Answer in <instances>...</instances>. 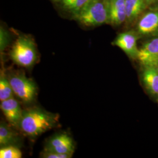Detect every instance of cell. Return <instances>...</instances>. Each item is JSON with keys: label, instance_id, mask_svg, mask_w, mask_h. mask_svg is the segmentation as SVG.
I'll list each match as a JSON object with an SVG mask.
<instances>
[{"label": "cell", "instance_id": "5bb4252c", "mask_svg": "<svg viewBox=\"0 0 158 158\" xmlns=\"http://www.w3.org/2000/svg\"><path fill=\"white\" fill-rule=\"evenodd\" d=\"M14 94L10 83L3 72L0 76V101L3 102L14 97Z\"/></svg>", "mask_w": 158, "mask_h": 158}, {"label": "cell", "instance_id": "30bf717a", "mask_svg": "<svg viewBox=\"0 0 158 158\" xmlns=\"http://www.w3.org/2000/svg\"><path fill=\"white\" fill-rule=\"evenodd\" d=\"M125 0H109L108 23L119 26L126 21Z\"/></svg>", "mask_w": 158, "mask_h": 158}, {"label": "cell", "instance_id": "9a60e30c", "mask_svg": "<svg viewBox=\"0 0 158 158\" xmlns=\"http://www.w3.org/2000/svg\"><path fill=\"white\" fill-rule=\"evenodd\" d=\"M22 156L21 151L14 145L2 147L0 149L1 158H21Z\"/></svg>", "mask_w": 158, "mask_h": 158}, {"label": "cell", "instance_id": "9c48e42d", "mask_svg": "<svg viewBox=\"0 0 158 158\" xmlns=\"http://www.w3.org/2000/svg\"><path fill=\"white\" fill-rule=\"evenodd\" d=\"M1 110L7 121L14 127L19 126L23 116V111L18 102L12 97L1 102Z\"/></svg>", "mask_w": 158, "mask_h": 158}, {"label": "cell", "instance_id": "ba28073f", "mask_svg": "<svg viewBox=\"0 0 158 158\" xmlns=\"http://www.w3.org/2000/svg\"><path fill=\"white\" fill-rule=\"evenodd\" d=\"M145 66H153L158 62V36L145 43L136 57Z\"/></svg>", "mask_w": 158, "mask_h": 158}, {"label": "cell", "instance_id": "d6986e66", "mask_svg": "<svg viewBox=\"0 0 158 158\" xmlns=\"http://www.w3.org/2000/svg\"><path fill=\"white\" fill-rule=\"evenodd\" d=\"M76 0H58L60 4L64 10H66Z\"/></svg>", "mask_w": 158, "mask_h": 158}, {"label": "cell", "instance_id": "8992f818", "mask_svg": "<svg viewBox=\"0 0 158 158\" xmlns=\"http://www.w3.org/2000/svg\"><path fill=\"white\" fill-rule=\"evenodd\" d=\"M138 34L143 36L158 34V10L153 9L139 18L136 25Z\"/></svg>", "mask_w": 158, "mask_h": 158}, {"label": "cell", "instance_id": "2e32d148", "mask_svg": "<svg viewBox=\"0 0 158 158\" xmlns=\"http://www.w3.org/2000/svg\"><path fill=\"white\" fill-rule=\"evenodd\" d=\"M1 40H0V44H1V51H4V49L6 48V46L8 45L9 43V34L7 32L5 29L3 27H1Z\"/></svg>", "mask_w": 158, "mask_h": 158}, {"label": "cell", "instance_id": "277c9868", "mask_svg": "<svg viewBox=\"0 0 158 158\" xmlns=\"http://www.w3.org/2000/svg\"><path fill=\"white\" fill-rule=\"evenodd\" d=\"M15 96L23 102H33L37 94V87L33 80L22 74H17L9 78Z\"/></svg>", "mask_w": 158, "mask_h": 158}, {"label": "cell", "instance_id": "ac0fdd59", "mask_svg": "<svg viewBox=\"0 0 158 158\" xmlns=\"http://www.w3.org/2000/svg\"><path fill=\"white\" fill-rule=\"evenodd\" d=\"M147 7L153 8L154 9H158V0H144Z\"/></svg>", "mask_w": 158, "mask_h": 158}, {"label": "cell", "instance_id": "7c38bea8", "mask_svg": "<svg viewBox=\"0 0 158 158\" xmlns=\"http://www.w3.org/2000/svg\"><path fill=\"white\" fill-rule=\"evenodd\" d=\"M142 74L143 83L152 94L158 96V71L153 66H145Z\"/></svg>", "mask_w": 158, "mask_h": 158}, {"label": "cell", "instance_id": "4fadbf2b", "mask_svg": "<svg viewBox=\"0 0 158 158\" xmlns=\"http://www.w3.org/2000/svg\"><path fill=\"white\" fill-rule=\"evenodd\" d=\"M17 134L15 132L3 123L0 125V145L6 147L12 145L17 141Z\"/></svg>", "mask_w": 158, "mask_h": 158}, {"label": "cell", "instance_id": "6da1fadb", "mask_svg": "<svg viewBox=\"0 0 158 158\" xmlns=\"http://www.w3.org/2000/svg\"><path fill=\"white\" fill-rule=\"evenodd\" d=\"M59 115L39 108L23 111L18 127L25 135L36 138L55 127L59 122Z\"/></svg>", "mask_w": 158, "mask_h": 158}, {"label": "cell", "instance_id": "7a4b0ae2", "mask_svg": "<svg viewBox=\"0 0 158 158\" xmlns=\"http://www.w3.org/2000/svg\"><path fill=\"white\" fill-rule=\"evenodd\" d=\"M109 0H91L74 18L86 27H96L108 23Z\"/></svg>", "mask_w": 158, "mask_h": 158}, {"label": "cell", "instance_id": "8fae6325", "mask_svg": "<svg viewBox=\"0 0 158 158\" xmlns=\"http://www.w3.org/2000/svg\"><path fill=\"white\" fill-rule=\"evenodd\" d=\"M147 8L144 0H125L126 21L128 23L135 21Z\"/></svg>", "mask_w": 158, "mask_h": 158}, {"label": "cell", "instance_id": "52a82bcc", "mask_svg": "<svg viewBox=\"0 0 158 158\" xmlns=\"http://www.w3.org/2000/svg\"><path fill=\"white\" fill-rule=\"evenodd\" d=\"M137 40L138 36L135 32L128 31L119 34L113 44L122 49L130 57L136 58L139 51Z\"/></svg>", "mask_w": 158, "mask_h": 158}, {"label": "cell", "instance_id": "e0dca14e", "mask_svg": "<svg viewBox=\"0 0 158 158\" xmlns=\"http://www.w3.org/2000/svg\"><path fill=\"white\" fill-rule=\"evenodd\" d=\"M43 158H71L70 156L64 155L56 152H52L49 151H44L43 154Z\"/></svg>", "mask_w": 158, "mask_h": 158}, {"label": "cell", "instance_id": "5b68a950", "mask_svg": "<svg viewBox=\"0 0 158 158\" xmlns=\"http://www.w3.org/2000/svg\"><path fill=\"white\" fill-rule=\"evenodd\" d=\"M45 151L69 155L72 157L74 145L72 138L67 134H60L48 141Z\"/></svg>", "mask_w": 158, "mask_h": 158}, {"label": "cell", "instance_id": "3957f363", "mask_svg": "<svg viewBox=\"0 0 158 158\" xmlns=\"http://www.w3.org/2000/svg\"><path fill=\"white\" fill-rule=\"evenodd\" d=\"M12 60L23 68H30L36 62L38 53L33 40L27 36H19L10 52Z\"/></svg>", "mask_w": 158, "mask_h": 158}]
</instances>
